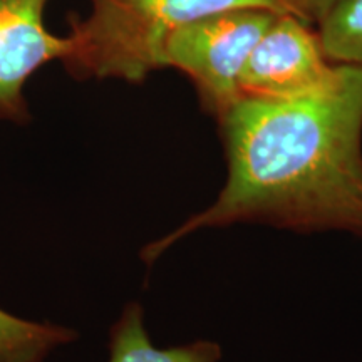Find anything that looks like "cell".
<instances>
[{
  "label": "cell",
  "mask_w": 362,
  "mask_h": 362,
  "mask_svg": "<svg viewBox=\"0 0 362 362\" xmlns=\"http://www.w3.org/2000/svg\"><path fill=\"white\" fill-rule=\"evenodd\" d=\"M218 121L225 187L210 206L148 243L144 264L198 230L248 221L362 238L361 66L339 64L332 83L300 98H240Z\"/></svg>",
  "instance_id": "obj_1"
},
{
  "label": "cell",
  "mask_w": 362,
  "mask_h": 362,
  "mask_svg": "<svg viewBox=\"0 0 362 362\" xmlns=\"http://www.w3.org/2000/svg\"><path fill=\"white\" fill-rule=\"evenodd\" d=\"M86 16L71 19L62 64L78 79L143 83L163 67L171 34L189 22L240 7L298 17L293 0H86ZM300 19V17H298ZM302 21V19H300Z\"/></svg>",
  "instance_id": "obj_2"
},
{
  "label": "cell",
  "mask_w": 362,
  "mask_h": 362,
  "mask_svg": "<svg viewBox=\"0 0 362 362\" xmlns=\"http://www.w3.org/2000/svg\"><path fill=\"white\" fill-rule=\"evenodd\" d=\"M279 13L257 7L221 11L176 29L163 51V67L192 79L206 111L220 117L240 98V76L250 52Z\"/></svg>",
  "instance_id": "obj_3"
},
{
  "label": "cell",
  "mask_w": 362,
  "mask_h": 362,
  "mask_svg": "<svg viewBox=\"0 0 362 362\" xmlns=\"http://www.w3.org/2000/svg\"><path fill=\"white\" fill-rule=\"evenodd\" d=\"M296 16H279L248 56L240 76V96L293 99L324 89L339 64L325 57L319 34Z\"/></svg>",
  "instance_id": "obj_4"
},
{
  "label": "cell",
  "mask_w": 362,
  "mask_h": 362,
  "mask_svg": "<svg viewBox=\"0 0 362 362\" xmlns=\"http://www.w3.org/2000/svg\"><path fill=\"white\" fill-rule=\"evenodd\" d=\"M49 0H0V119L29 121L25 84L40 67L64 61L67 35L52 34L44 22Z\"/></svg>",
  "instance_id": "obj_5"
},
{
  "label": "cell",
  "mask_w": 362,
  "mask_h": 362,
  "mask_svg": "<svg viewBox=\"0 0 362 362\" xmlns=\"http://www.w3.org/2000/svg\"><path fill=\"white\" fill-rule=\"evenodd\" d=\"M107 362H218L221 349L216 342L194 341L176 347H156L144 325V310L129 302L110 330Z\"/></svg>",
  "instance_id": "obj_6"
},
{
  "label": "cell",
  "mask_w": 362,
  "mask_h": 362,
  "mask_svg": "<svg viewBox=\"0 0 362 362\" xmlns=\"http://www.w3.org/2000/svg\"><path fill=\"white\" fill-rule=\"evenodd\" d=\"M79 339L62 324L37 322L0 309V362H45Z\"/></svg>",
  "instance_id": "obj_7"
},
{
  "label": "cell",
  "mask_w": 362,
  "mask_h": 362,
  "mask_svg": "<svg viewBox=\"0 0 362 362\" xmlns=\"http://www.w3.org/2000/svg\"><path fill=\"white\" fill-rule=\"evenodd\" d=\"M325 57L362 67V0H341L319 24Z\"/></svg>",
  "instance_id": "obj_8"
},
{
  "label": "cell",
  "mask_w": 362,
  "mask_h": 362,
  "mask_svg": "<svg viewBox=\"0 0 362 362\" xmlns=\"http://www.w3.org/2000/svg\"><path fill=\"white\" fill-rule=\"evenodd\" d=\"M298 17L307 24H320L341 0H293Z\"/></svg>",
  "instance_id": "obj_9"
}]
</instances>
